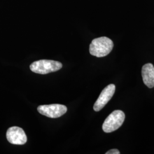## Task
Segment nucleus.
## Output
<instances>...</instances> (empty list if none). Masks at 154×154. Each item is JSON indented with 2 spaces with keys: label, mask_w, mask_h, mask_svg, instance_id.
<instances>
[{
  "label": "nucleus",
  "mask_w": 154,
  "mask_h": 154,
  "mask_svg": "<svg viewBox=\"0 0 154 154\" xmlns=\"http://www.w3.org/2000/svg\"><path fill=\"white\" fill-rule=\"evenodd\" d=\"M114 44L111 39L106 37L94 39L90 45V53L97 57H103L112 51Z\"/></svg>",
  "instance_id": "obj_1"
},
{
  "label": "nucleus",
  "mask_w": 154,
  "mask_h": 154,
  "mask_svg": "<svg viewBox=\"0 0 154 154\" xmlns=\"http://www.w3.org/2000/svg\"><path fill=\"white\" fill-rule=\"evenodd\" d=\"M62 67L60 62L42 60L35 61L30 65V69L32 72L39 74H46L57 72Z\"/></svg>",
  "instance_id": "obj_2"
},
{
  "label": "nucleus",
  "mask_w": 154,
  "mask_h": 154,
  "mask_svg": "<svg viewBox=\"0 0 154 154\" xmlns=\"http://www.w3.org/2000/svg\"><path fill=\"white\" fill-rule=\"evenodd\" d=\"M125 119V114L121 110H115L106 119L102 129L106 133L113 132L121 126Z\"/></svg>",
  "instance_id": "obj_3"
},
{
  "label": "nucleus",
  "mask_w": 154,
  "mask_h": 154,
  "mask_svg": "<svg viewBox=\"0 0 154 154\" xmlns=\"http://www.w3.org/2000/svg\"><path fill=\"white\" fill-rule=\"evenodd\" d=\"M39 112L50 118H57L64 115L67 109L65 105L60 104H51L41 105L37 108Z\"/></svg>",
  "instance_id": "obj_4"
},
{
  "label": "nucleus",
  "mask_w": 154,
  "mask_h": 154,
  "mask_svg": "<svg viewBox=\"0 0 154 154\" xmlns=\"http://www.w3.org/2000/svg\"><path fill=\"white\" fill-rule=\"evenodd\" d=\"M116 91V86L110 84L106 86L101 92L98 98L94 105L93 109L95 111L102 110L113 97Z\"/></svg>",
  "instance_id": "obj_5"
},
{
  "label": "nucleus",
  "mask_w": 154,
  "mask_h": 154,
  "mask_svg": "<svg viewBox=\"0 0 154 154\" xmlns=\"http://www.w3.org/2000/svg\"><path fill=\"white\" fill-rule=\"evenodd\" d=\"M6 138L9 143L22 145L26 143L27 137L23 130L19 127H10L6 132Z\"/></svg>",
  "instance_id": "obj_6"
},
{
  "label": "nucleus",
  "mask_w": 154,
  "mask_h": 154,
  "mask_svg": "<svg viewBox=\"0 0 154 154\" xmlns=\"http://www.w3.org/2000/svg\"><path fill=\"white\" fill-rule=\"evenodd\" d=\"M143 82L149 88L154 87V66L152 63H146L142 69Z\"/></svg>",
  "instance_id": "obj_7"
},
{
  "label": "nucleus",
  "mask_w": 154,
  "mask_h": 154,
  "mask_svg": "<svg viewBox=\"0 0 154 154\" xmlns=\"http://www.w3.org/2000/svg\"><path fill=\"white\" fill-rule=\"evenodd\" d=\"M120 152L117 149H112L106 152V154H119Z\"/></svg>",
  "instance_id": "obj_8"
}]
</instances>
